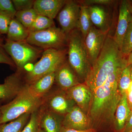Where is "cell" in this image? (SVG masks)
Masks as SVG:
<instances>
[{"mask_svg":"<svg viewBox=\"0 0 132 132\" xmlns=\"http://www.w3.org/2000/svg\"><path fill=\"white\" fill-rule=\"evenodd\" d=\"M3 46L14 62L16 71L19 72H22L26 65L41 57L44 51L26 40L15 42L6 39Z\"/></svg>","mask_w":132,"mask_h":132,"instance_id":"obj_5","label":"cell"},{"mask_svg":"<svg viewBox=\"0 0 132 132\" xmlns=\"http://www.w3.org/2000/svg\"><path fill=\"white\" fill-rule=\"evenodd\" d=\"M69 97L87 114L92 101V95L90 88L85 83H80L66 91Z\"/></svg>","mask_w":132,"mask_h":132,"instance_id":"obj_14","label":"cell"},{"mask_svg":"<svg viewBox=\"0 0 132 132\" xmlns=\"http://www.w3.org/2000/svg\"><path fill=\"white\" fill-rule=\"evenodd\" d=\"M131 66L132 65L127 66L123 69L119 79L118 88L121 95L126 93L131 82Z\"/></svg>","mask_w":132,"mask_h":132,"instance_id":"obj_25","label":"cell"},{"mask_svg":"<svg viewBox=\"0 0 132 132\" xmlns=\"http://www.w3.org/2000/svg\"><path fill=\"white\" fill-rule=\"evenodd\" d=\"M62 126L66 128L76 130L91 129L90 120L87 114L76 105L64 116Z\"/></svg>","mask_w":132,"mask_h":132,"instance_id":"obj_11","label":"cell"},{"mask_svg":"<svg viewBox=\"0 0 132 132\" xmlns=\"http://www.w3.org/2000/svg\"><path fill=\"white\" fill-rule=\"evenodd\" d=\"M127 97L128 103L130 111L132 110V81L130 83L129 87L128 88L126 93Z\"/></svg>","mask_w":132,"mask_h":132,"instance_id":"obj_33","label":"cell"},{"mask_svg":"<svg viewBox=\"0 0 132 132\" xmlns=\"http://www.w3.org/2000/svg\"><path fill=\"white\" fill-rule=\"evenodd\" d=\"M38 132H45L44 131H43V130L42 128H41L40 127L39 129V130H38Z\"/></svg>","mask_w":132,"mask_h":132,"instance_id":"obj_38","label":"cell"},{"mask_svg":"<svg viewBox=\"0 0 132 132\" xmlns=\"http://www.w3.org/2000/svg\"><path fill=\"white\" fill-rule=\"evenodd\" d=\"M132 65V51L127 58V66Z\"/></svg>","mask_w":132,"mask_h":132,"instance_id":"obj_36","label":"cell"},{"mask_svg":"<svg viewBox=\"0 0 132 132\" xmlns=\"http://www.w3.org/2000/svg\"><path fill=\"white\" fill-rule=\"evenodd\" d=\"M1 106L0 105V118H1Z\"/></svg>","mask_w":132,"mask_h":132,"instance_id":"obj_40","label":"cell"},{"mask_svg":"<svg viewBox=\"0 0 132 132\" xmlns=\"http://www.w3.org/2000/svg\"><path fill=\"white\" fill-rule=\"evenodd\" d=\"M128 8H129V10L131 12L132 16V5L131 4L130 2L128 1Z\"/></svg>","mask_w":132,"mask_h":132,"instance_id":"obj_37","label":"cell"},{"mask_svg":"<svg viewBox=\"0 0 132 132\" xmlns=\"http://www.w3.org/2000/svg\"><path fill=\"white\" fill-rule=\"evenodd\" d=\"M40 126L45 132H60L64 116L40 108Z\"/></svg>","mask_w":132,"mask_h":132,"instance_id":"obj_17","label":"cell"},{"mask_svg":"<svg viewBox=\"0 0 132 132\" xmlns=\"http://www.w3.org/2000/svg\"><path fill=\"white\" fill-rule=\"evenodd\" d=\"M130 132H132V130Z\"/></svg>","mask_w":132,"mask_h":132,"instance_id":"obj_43","label":"cell"},{"mask_svg":"<svg viewBox=\"0 0 132 132\" xmlns=\"http://www.w3.org/2000/svg\"><path fill=\"white\" fill-rule=\"evenodd\" d=\"M132 130V110L124 132H130Z\"/></svg>","mask_w":132,"mask_h":132,"instance_id":"obj_35","label":"cell"},{"mask_svg":"<svg viewBox=\"0 0 132 132\" xmlns=\"http://www.w3.org/2000/svg\"><path fill=\"white\" fill-rule=\"evenodd\" d=\"M67 47L62 49L50 48L44 50L41 58L30 71L22 72L26 85H29L40 78L56 72L67 60Z\"/></svg>","mask_w":132,"mask_h":132,"instance_id":"obj_4","label":"cell"},{"mask_svg":"<svg viewBox=\"0 0 132 132\" xmlns=\"http://www.w3.org/2000/svg\"><path fill=\"white\" fill-rule=\"evenodd\" d=\"M0 11L9 14L13 19L15 18L16 11L12 1L0 0Z\"/></svg>","mask_w":132,"mask_h":132,"instance_id":"obj_29","label":"cell"},{"mask_svg":"<svg viewBox=\"0 0 132 132\" xmlns=\"http://www.w3.org/2000/svg\"><path fill=\"white\" fill-rule=\"evenodd\" d=\"M67 1V0H36L33 8L37 14L53 20Z\"/></svg>","mask_w":132,"mask_h":132,"instance_id":"obj_15","label":"cell"},{"mask_svg":"<svg viewBox=\"0 0 132 132\" xmlns=\"http://www.w3.org/2000/svg\"><path fill=\"white\" fill-rule=\"evenodd\" d=\"M40 127V108L31 114L29 120L21 132H38Z\"/></svg>","mask_w":132,"mask_h":132,"instance_id":"obj_26","label":"cell"},{"mask_svg":"<svg viewBox=\"0 0 132 132\" xmlns=\"http://www.w3.org/2000/svg\"><path fill=\"white\" fill-rule=\"evenodd\" d=\"M91 21L96 28L105 32H109V25L108 14L103 6H88Z\"/></svg>","mask_w":132,"mask_h":132,"instance_id":"obj_19","label":"cell"},{"mask_svg":"<svg viewBox=\"0 0 132 132\" xmlns=\"http://www.w3.org/2000/svg\"><path fill=\"white\" fill-rule=\"evenodd\" d=\"M129 2H130V3H131V5H132V1H129Z\"/></svg>","mask_w":132,"mask_h":132,"instance_id":"obj_42","label":"cell"},{"mask_svg":"<svg viewBox=\"0 0 132 132\" xmlns=\"http://www.w3.org/2000/svg\"><path fill=\"white\" fill-rule=\"evenodd\" d=\"M121 51L126 57L132 51V20L123 39Z\"/></svg>","mask_w":132,"mask_h":132,"instance_id":"obj_27","label":"cell"},{"mask_svg":"<svg viewBox=\"0 0 132 132\" xmlns=\"http://www.w3.org/2000/svg\"><path fill=\"white\" fill-rule=\"evenodd\" d=\"M76 105L67 92L58 88L52 90L43 98L41 106L48 111L64 116Z\"/></svg>","mask_w":132,"mask_h":132,"instance_id":"obj_7","label":"cell"},{"mask_svg":"<svg viewBox=\"0 0 132 132\" xmlns=\"http://www.w3.org/2000/svg\"><path fill=\"white\" fill-rule=\"evenodd\" d=\"M42 101L43 99L34 96L26 85L14 98L1 106L0 125L12 121L25 114H32L40 107Z\"/></svg>","mask_w":132,"mask_h":132,"instance_id":"obj_3","label":"cell"},{"mask_svg":"<svg viewBox=\"0 0 132 132\" xmlns=\"http://www.w3.org/2000/svg\"><path fill=\"white\" fill-rule=\"evenodd\" d=\"M67 34L54 26L45 30L29 33L26 41L35 46L45 50L67 47Z\"/></svg>","mask_w":132,"mask_h":132,"instance_id":"obj_6","label":"cell"},{"mask_svg":"<svg viewBox=\"0 0 132 132\" xmlns=\"http://www.w3.org/2000/svg\"><path fill=\"white\" fill-rule=\"evenodd\" d=\"M13 18L9 14L0 11V34H7L10 23Z\"/></svg>","mask_w":132,"mask_h":132,"instance_id":"obj_28","label":"cell"},{"mask_svg":"<svg viewBox=\"0 0 132 132\" xmlns=\"http://www.w3.org/2000/svg\"><path fill=\"white\" fill-rule=\"evenodd\" d=\"M31 114H25L12 121L0 125V132H21Z\"/></svg>","mask_w":132,"mask_h":132,"instance_id":"obj_21","label":"cell"},{"mask_svg":"<svg viewBox=\"0 0 132 132\" xmlns=\"http://www.w3.org/2000/svg\"><path fill=\"white\" fill-rule=\"evenodd\" d=\"M55 72L44 76L32 84L27 85L31 93L37 98H43L53 88L55 82Z\"/></svg>","mask_w":132,"mask_h":132,"instance_id":"obj_18","label":"cell"},{"mask_svg":"<svg viewBox=\"0 0 132 132\" xmlns=\"http://www.w3.org/2000/svg\"><path fill=\"white\" fill-rule=\"evenodd\" d=\"M16 11H20L33 8L35 1L34 0H13L12 1Z\"/></svg>","mask_w":132,"mask_h":132,"instance_id":"obj_30","label":"cell"},{"mask_svg":"<svg viewBox=\"0 0 132 132\" xmlns=\"http://www.w3.org/2000/svg\"><path fill=\"white\" fill-rule=\"evenodd\" d=\"M81 83L67 60L55 72V82L58 88L67 91Z\"/></svg>","mask_w":132,"mask_h":132,"instance_id":"obj_12","label":"cell"},{"mask_svg":"<svg viewBox=\"0 0 132 132\" xmlns=\"http://www.w3.org/2000/svg\"><path fill=\"white\" fill-rule=\"evenodd\" d=\"M29 33L28 28L14 18L10 23L6 39L15 42L26 40Z\"/></svg>","mask_w":132,"mask_h":132,"instance_id":"obj_20","label":"cell"},{"mask_svg":"<svg viewBox=\"0 0 132 132\" xmlns=\"http://www.w3.org/2000/svg\"><path fill=\"white\" fill-rule=\"evenodd\" d=\"M3 45L2 42H0V64H6L12 68H16L14 62L6 52Z\"/></svg>","mask_w":132,"mask_h":132,"instance_id":"obj_31","label":"cell"},{"mask_svg":"<svg viewBox=\"0 0 132 132\" xmlns=\"http://www.w3.org/2000/svg\"><path fill=\"white\" fill-rule=\"evenodd\" d=\"M26 85L22 79V72L16 71L7 76L3 83L0 84V100H13Z\"/></svg>","mask_w":132,"mask_h":132,"instance_id":"obj_10","label":"cell"},{"mask_svg":"<svg viewBox=\"0 0 132 132\" xmlns=\"http://www.w3.org/2000/svg\"><path fill=\"white\" fill-rule=\"evenodd\" d=\"M132 20V15L128 8V1H122L120 6L118 24L113 37L120 50L123 39Z\"/></svg>","mask_w":132,"mask_h":132,"instance_id":"obj_13","label":"cell"},{"mask_svg":"<svg viewBox=\"0 0 132 132\" xmlns=\"http://www.w3.org/2000/svg\"><path fill=\"white\" fill-rule=\"evenodd\" d=\"M80 3V13L78 29L80 31L84 39L93 25L90 19L88 6Z\"/></svg>","mask_w":132,"mask_h":132,"instance_id":"obj_22","label":"cell"},{"mask_svg":"<svg viewBox=\"0 0 132 132\" xmlns=\"http://www.w3.org/2000/svg\"><path fill=\"white\" fill-rule=\"evenodd\" d=\"M1 34H0V42H2V39L1 38Z\"/></svg>","mask_w":132,"mask_h":132,"instance_id":"obj_41","label":"cell"},{"mask_svg":"<svg viewBox=\"0 0 132 132\" xmlns=\"http://www.w3.org/2000/svg\"><path fill=\"white\" fill-rule=\"evenodd\" d=\"M60 132H96V131L93 129L85 130H78L66 128L62 127Z\"/></svg>","mask_w":132,"mask_h":132,"instance_id":"obj_34","label":"cell"},{"mask_svg":"<svg viewBox=\"0 0 132 132\" xmlns=\"http://www.w3.org/2000/svg\"><path fill=\"white\" fill-rule=\"evenodd\" d=\"M125 68L120 61L111 57H101L91 67L84 83L92 93L87 116L91 129L96 132H113L116 110L122 96L118 82Z\"/></svg>","mask_w":132,"mask_h":132,"instance_id":"obj_1","label":"cell"},{"mask_svg":"<svg viewBox=\"0 0 132 132\" xmlns=\"http://www.w3.org/2000/svg\"><path fill=\"white\" fill-rule=\"evenodd\" d=\"M109 32H105L93 26L84 39V43L91 65L100 53Z\"/></svg>","mask_w":132,"mask_h":132,"instance_id":"obj_9","label":"cell"},{"mask_svg":"<svg viewBox=\"0 0 132 132\" xmlns=\"http://www.w3.org/2000/svg\"><path fill=\"white\" fill-rule=\"evenodd\" d=\"M131 113L126 93L122 95L116 110L113 132H124Z\"/></svg>","mask_w":132,"mask_h":132,"instance_id":"obj_16","label":"cell"},{"mask_svg":"<svg viewBox=\"0 0 132 132\" xmlns=\"http://www.w3.org/2000/svg\"><path fill=\"white\" fill-rule=\"evenodd\" d=\"M80 6L78 1L68 0L57 15L61 29L67 34L78 28Z\"/></svg>","mask_w":132,"mask_h":132,"instance_id":"obj_8","label":"cell"},{"mask_svg":"<svg viewBox=\"0 0 132 132\" xmlns=\"http://www.w3.org/2000/svg\"><path fill=\"white\" fill-rule=\"evenodd\" d=\"M55 26L53 20L40 15H38L31 26L28 28L29 32L47 29Z\"/></svg>","mask_w":132,"mask_h":132,"instance_id":"obj_23","label":"cell"},{"mask_svg":"<svg viewBox=\"0 0 132 132\" xmlns=\"http://www.w3.org/2000/svg\"><path fill=\"white\" fill-rule=\"evenodd\" d=\"M34 9L17 11L15 18L27 28H28L38 15Z\"/></svg>","mask_w":132,"mask_h":132,"instance_id":"obj_24","label":"cell"},{"mask_svg":"<svg viewBox=\"0 0 132 132\" xmlns=\"http://www.w3.org/2000/svg\"><path fill=\"white\" fill-rule=\"evenodd\" d=\"M81 4L88 6L92 5H109L112 4L114 1L112 0H85L79 1Z\"/></svg>","mask_w":132,"mask_h":132,"instance_id":"obj_32","label":"cell"},{"mask_svg":"<svg viewBox=\"0 0 132 132\" xmlns=\"http://www.w3.org/2000/svg\"><path fill=\"white\" fill-rule=\"evenodd\" d=\"M131 81H132V65L131 66Z\"/></svg>","mask_w":132,"mask_h":132,"instance_id":"obj_39","label":"cell"},{"mask_svg":"<svg viewBox=\"0 0 132 132\" xmlns=\"http://www.w3.org/2000/svg\"><path fill=\"white\" fill-rule=\"evenodd\" d=\"M68 59L81 83L85 82L91 65L85 47L84 39L78 28L67 34Z\"/></svg>","mask_w":132,"mask_h":132,"instance_id":"obj_2","label":"cell"}]
</instances>
